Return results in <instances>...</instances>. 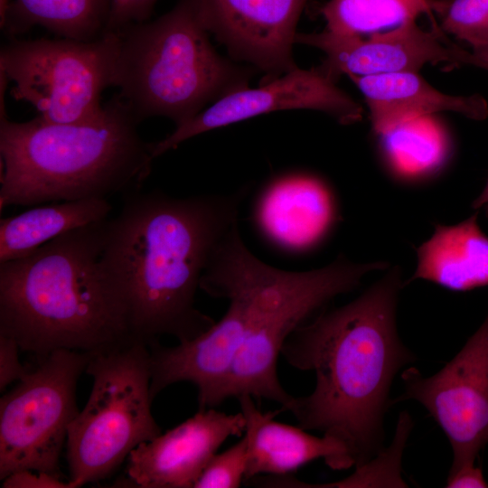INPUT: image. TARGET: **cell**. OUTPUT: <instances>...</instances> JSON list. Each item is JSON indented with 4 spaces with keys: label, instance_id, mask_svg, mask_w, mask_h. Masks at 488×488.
Instances as JSON below:
<instances>
[{
    "label": "cell",
    "instance_id": "6da1fadb",
    "mask_svg": "<svg viewBox=\"0 0 488 488\" xmlns=\"http://www.w3.org/2000/svg\"><path fill=\"white\" fill-rule=\"evenodd\" d=\"M403 286L401 269L390 268L352 301L302 324L281 349L289 365L315 377L313 390L295 397L286 411L302 428L342 443L353 467L384 449L394 378L415 360L397 326Z\"/></svg>",
    "mask_w": 488,
    "mask_h": 488
},
{
    "label": "cell",
    "instance_id": "7a4b0ae2",
    "mask_svg": "<svg viewBox=\"0 0 488 488\" xmlns=\"http://www.w3.org/2000/svg\"><path fill=\"white\" fill-rule=\"evenodd\" d=\"M139 191L126 194L119 212L106 220L103 265L126 300L137 340H192L216 322L196 307L195 295L216 247L238 224L248 192L174 198Z\"/></svg>",
    "mask_w": 488,
    "mask_h": 488
},
{
    "label": "cell",
    "instance_id": "3957f363",
    "mask_svg": "<svg viewBox=\"0 0 488 488\" xmlns=\"http://www.w3.org/2000/svg\"><path fill=\"white\" fill-rule=\"evenodd\" d=\"M107 219L0 264V334L38 363L58 350L96 355L141 342L102 262Z\"/></svg>",
    "mask_w": 488,
    "mask_h": 488
},
{
    "label": "cell",
    "instance_id": "277c9868",
    "mask_svg": "<svg viewBox=\"0 0 488 488\" xmlns=\"http://www.w3.org/2000/svg\"><path fill=\"white\" fill-rule=\"evenodd\" d=\"M139 123L118 95L80 122L1 116L0 210L139 191L155 159Z\"/></svg>",
    "mask_w": 488,
    "mask_h": 488
},
{
    "label": "cell",
    "instance_id": "5b68a950",
    "mask_svg": "<svg viewBox=\"0 0 488 488\" xmlns=\"http://www.w3.org/2000/svg\"><path fill=\"white\" fill-rule=\"evenodd\" d=\"M383 261L355 263L339 256L329 265L308 271H287L258 259L234 226L216 247L200 282L207 293L228 287L241 297L245 308L244 340L215 408L243 395L266 399L286 411L295 397L277 375V361L286 338L336 296L354 290Z\"/></svg>",
    "mask_w": 488,
    "mask_h": 488
},
{
    "label": "cell",
    "instance_id": "8992f818",
    "mask_svg": "<svg viewBox=\"0 0 488 488\" xmlns=\"http://www.w3.org/2000/svg\"><path fill=\"white\" fill-rule=\"evenodd\" d=\"M117 33L113 86L139 122L164 117L181 126L207 104L249 87L256 70L217 52L193 0Z\"/></svg>",
    "mask_w": 488,
    "mask_h": 488
},
{
    "label": "cell",
    "instance_id": "52a82bcc",
    "mask_svg": "<svg viewBox=\"0 0 488 488\" xmlns=\"http://www.w3.org/2000/svg\"><path fill=\"white\" fill-rule=\"evenodd\" d=\"M85 372L93 379L92 389L66 440L71 488L107 478L135 447L161 434L151 410L145 343L93 355Z\"/></svg>",
    "mask_w": 488,
    "mask_h": 488
},
{
    "label": "cell",
    "instance_id": "ba28073f",
    "mask_svg": "<svg viewBox=\"0 0 488 488\" xmlns=\"http://www.w3.org/2000/svg\"><path fill=\"white\" fill-rule=\"evenodd\" d=\"M119 37L106 32L91 41L14 39L1 48L0 73L11 95L31 104L52 123L89 119L103 108L102 92L113 86Z\"/></svg>",
    "mask_w": 488,
    "mask_h": 488
},
{
    "label": "cell",
    "instance_id": "9c48e42d",
    "mask_svg": "<svg viewBox=\"0 0 488 488\" xmlns=\"http://www.w3.org/2000/svg\"><path fill=\"white\" fill-rule=\"evenodd\" d=\"M93 355L52 352L0 399V480L20 470L62 478L60 456L79 414L76 388Z\"/></svg>",
    "mask_w": 488,
    "mask_h": 488
},
{
    "label": "cell",
    "instance_id": "30bf717a",
    "mask_svg": "<svg viewBox=\"0 0 488 488\" xmlns=\"http://www.w3.org/2000/svg\"><path fill=\"white\" fill-rule=\"evenodd\" d=\"M403 393L391 404L420 403L445 432L453 451L450 471L475 463L488 444V314L463 348L439 371L401 373Z\"/></svg>",
    "mask_w": 488,
    "mask_h": 488
},
{
    "label": "cell",
    "instance_id": "8fae6325",
    "mask_svg": "<svg viewBox=\"0 0 488 488\" xmlns=\"http://www.w3.org/2000/svg\"><path fill=\"white\" fill-rule=\"evenodd\" d=\"M336 82L319 65L309 70L296 67L261 83L258 88L247 87L233 91L213 102L189 121L175 127L165 138L153 142V156L155 159L204 132L278 110H318L342 125L361 121L362 107L340 89Z\"/></svg>",
    "mask_w": 488,
    "mask_h": 488
},
{
    "label": "cell",
    "instance_id": "7c38bea8",
    "mask_svg": "<svg viewBox=\"0 0 488 488\" xmlns=\"http://www.w3.org/2000/svg\"><path fill=\"white\" fill-rule=\"evenodd\" d=\"M198 15L239 61L266 77L296 68L293 58L296 26L308 0H193Z\"/></svg>",
    "mask_w": 488,
    "mask_h": 488
},
{
    "label": "cell",
    "instance_id": "4fadbf2b",
    "mask_svg": "<svg viewBox=\"0 0 488 488\" xmlns=\"http://www.w3.org/2000/svg\"><path fill=\"white\" fill-rule=\"evenodd\" d=\"M436 26L428 32L417 21L367 36L297 33L296 43L321 50L325 59L320 68L334 80L343 75L370 76L399 71H419L426 64L462 65L464 49L446 44Z\"/></svg>",
    "mask_w": 488,
    "mask_h": 488
},
{
    "label": "cell",
    "instance_id": "5bb4252c",
    "mask_svg": "<svg viewBox=\"0 0 488 488\" xmlns=\"http://www.w3.org/2000/svg\"><path fill=\"white\" fill-rule=\"evenodd\" d=\"M245 430L241 411L198 410L172 429L135 447L127 458L122 483L139 488H193L222 444L231 436H243Z\"/></svg>",
    "mask_w": 488,
    "mask_h": 488
},
{
    "label": "cell",
    "instance_id": "9a60e30c",
    "mask_svg": "<svg viewBox=\"0 0 488 488\" xmlns=\"http://www.w3.org/2000/svg\"><path fill=\"white\" fill-rule=\"evenodd\" d=\"M212 297L229 302L223 316L206 332L176 346L148 344L154 399L161 391L178 382L193 384L198 392L199 410L215 408V399L229 376L245 335V308L233 289H216Z\"/></svg>",
    "mask_w": 488,
    "mask_h": 488
},
{
    "label": "cell",
    "instance_id": "2e32d148",
    "mask_svg": "<svg viewBox=\"0 0 488 488\" xmlns=\"http://www.w3.org/2000/svg\"><path fill=\"white\" fill-rule=\"evenodd\" d=\"M337 205L330 187L320 178L303 174L271 182L261 193L257 223L277 246L294 251L320 243L337 221Z\"/></svg>",
    "mask_w": 488,
    "mask_h": 488
},
{
    "label": "cell",
    "instance_id": "e0dca14e",
    "mask_svg": "<svg viewBox=\"0 0 488 488\" xmlns=\"http://www.w3.org/2000/svg\"><path fill=\"white\" fill-rule=\"evenodd\" d=\"M237 399L246 421L249 460L245 481L261 475H288L316 459H324L333 470L354 466L348 450L336 439L276 421L281 410L263 412L249 395Z\"/></svg>",
    "mask_w": 488,
    "mask_h": 488
},
{
    "label": "cell",
    "instance_id": "ac0fdd59",
    "mask_svg": "<svg viewBox=\"0 0 488 488\" xmlns=\"http://www.w3.org/2000/svg\"><path fill=\"white\" fill-rule=\"evenodd\" d=\"M348 77L364 97L376 136L406 121L440 112H455L473 120L488 117V103L483 96L444 93L418 71Z\"/></svg>",
    "mask_w": 488,
    "mask_h": 488
},
{
    "label": "cell",
    "instance_id": "d6986e66",
    "mask_svg": "<svg viewBox=\"0 0 488 488\" xmlns=\"http://www.w3.org/2000/svg\"><path fill=\"white\" fill-rule=\"evenodd\" d=\"M417 258L410 281L423 279L453 291L488 286V236L477 212L455 225H436L417 249Z\"/></svg>",
    "mask_w": 488,
    "mask_h": 488
},
{
    "label": "cell",
    "instance_id": "ffe728a7",
    "mask_svg": "<svg viewBox=\"0 0 488 488\" xmlns=\"http://www.w3.org/2000/svg\"><path fill=\"white\" fill-rule=\"evenodd\" d=\"M108 199L57 202L0 221V264L32 254L57 237L108 218Z\"/></svg>",
    "mask_w": 488,
    "mask_h": 488
},
{
    "label": "cell",
    "instance_id": "44dd1931",
    "mask_svg": "<svg viewBox=\"0 0 488 488\" xmlns=\"http://www.w3.org/2000/svg\"><path fill=\"white\" fill-rule=\"evenodd\" d=\"M432 116L401 123L377 135L381 156L399 181L417 183L437 174L449 160L453 145Z\"/></svg>",
    "mask_w": 488,
    "mask_h": 488
},
{
    "label": "cell",
    "instance_id": "7402d4cb",
    "mask_svg": "<svg viewBox=\"0 0 488 488\" xmlns=\"http://www.w3.org/2000/svg\"><path fill=\"white\" fill-rule=\"evenodd\" d=\"M110 0H14L3 31L17 34L41 25L61 38L91 41L107 31Z\"/></svg>",
    "mask_w": 488,
    "mask_h": 488
},
{
    "label": "cell",
    "instance_id": "603a6c76",
    "mask_svg": "<svg viewBox=\"0 0 488 488\" xmlns=\"http://www.w3.org/2000/svg\"><path fill=\"white\" fill-rule=\"evenodd\" d=\"M440 0H329L319 9L326 30L367 36L436 14Z\"/></svg>",
    "mask_w": 488,
    "mask_h": 488
},
{
    "label": "cell",
    "instance_id": "cb8c5ba5",
    "mask_svg": "<svg viewBox=\"0 0 488 488\" xmlns=\"http://www.w3.org/2000/svg\"><path fill=\"white\" fill-rule=\"evenodd\" d=\"M412 419L407 411L399 417L394 440L390 447L364 465L355 467V472L343 480L329 483H308L289 475L276 480L278 488H317V487H408L401 477L383 468L400 474L401 455L412 428Z\"/></svg>",
    "mask_w": 488,
    "mask_h": 488
},
{
    "label": "cell",
    "instance_id": "d4e9b609",
    "mask_svg": "<svg viewBox=\"0 0 488 488\" xmlns=\"http://www.w3.org/2000/svg\"><path fill=\"white\" fill-rule=\"evenodd\" d=\"M438 28L471 45L488 43V0H440Z\"/></svg>",
    "mask_w": 488,
    "mask_h": 488
},
{
    "label": "cell",
    "instance_id": "484cf974",
    "mask_svg": "<svg viewBox=\"0 0 488 488\" xmlns=\"http://www.w3.org/2000/svg\"><path fill=\"white\" fill-rule=\"evenodd\" d=\"M248 460V441L243 435L239 442L213 455L193 488L239 487L246 480Z\"/></svg>",
    "mask_w": 488,
    "mask_h": 488
},
{
    "label": "cell",
    "instance_id": "4316f807",
    "mask_svg": "<svg viewBox=\"0 0 488 488\" xmlns=\"http://www.w3.org/2000/svg\"><path fill=\"white\" fill-rule=\"evenodd\" d=\"M110 1V14L106 32H117L133 23L146 21L157 0Z\"/></svg>",
    "mask_w": 488,
    "mask_h": 488
},
{
    "label": "cell",
    "instance_id": "83f0119b",
    "mask_svg": "<svg viewBox=\"0 0 488 488\" xmlns=\"http://www.w3.org/2000/svg\"><path fill=\"white\" fill-rule=\"evenodd\" d=\"M20 347L11 337L0 334V389L23 379L31 371L19 360Z\"/></svg>",
    "mask_w": 488,
    "mask_h": 488
},
{
    "label": "cell",
    "instance_id": "f1b7e54d",
    "mask_svg": "<svg viewBox=\"0 0 488 488\" xmlns=\"http://www.w3.org/2000/svg\"><path fill=\"white\" fill-rule=\"evenodd\" d=\"M2 481L4 488H71L69 481L33 470L14 472Z\"/></svg>",
    "mask_w": 488,
    "mask_h": 488
},
{
    "label": "cell",
    "instance_id": "f546056e",
    "mask_svg": "<svg viewBox=\"0 0 488 488\" xmlns=\"http://www.w3.org/2000/svg\"><path fill=\"white\" fill-rule=\"evenodd\" d=\"M448 488H486V482L483 471L475 465V463L464 465L454 471H450L447 476L446 485Z\"/></svg>",
    "mask_w": 488,
    "mask_h": 488
},
{
    "label": "cell",
    "instance_id": "4dcf8cb0",
    "mask_svg": "<svg viewBox=\"0 0 488 488\" xmlns=\"http://www.w3.org/2000/svg\"><path fill=\"white\" fill-rule=\"evenodd\" d=\"M463 64L475 66L488 70V43L464 51Z\"/></svg>",
    "mask_w": 488,
    "mask_h": 488
},
{
    "label": "cell",
    "instance_id": "1f68e13d",
    "mask_svg": "<svg viewBox=\"0 0 488 488\" xmlns=\"http://www.w3.org/2000/svg\"><path fill=\"white\" fill-rule=\"evenodd\" d=\"M472 208L476 211L483 210V209L488 210V180L483 189L482 190V192L474 200L472 203Z\"/></svg>",
    "mask_w": 488,
    "mask_h": 488
},
{
    "label": "cell",
    "instance_id": "d6a6232c",
    "mask_svg": "<svg viewBox=\"0 0 488 488\" xmlns=\"http://www.w3.org/2000/svg\"><path fill=\"white\" fill-rule=\"evenodd\" d=\"M12 3L11 0H0V27L2 31L5 27Z\"/></svg>",
    "mask_w": 488,
    "mask_h": 488
}]
</instances>
